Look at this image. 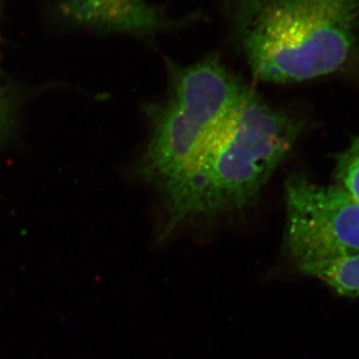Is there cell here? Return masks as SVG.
Instances as JSON below:
<instances>
[{
    "label": "cell",
    "mask_w": 359,
    "mask_h": 359,
    "mask_svg": "<svg viewBox=\"0 0 359 359\" xmlns=\"http://www.w3.org/2000/svg\"><path fill=\"white\" fill-rule=\"evenodd\" d=\"M302 124L271 107L254 90L163 190L162 238L194 222L241 211L257 199L289 155Z\"/></svg>",
    "instance_id": "1"
},
{
    "label": "cell",
    "mask_w": 359,
    "mask_h": 359,
    "mask_svg": "<svg viewBox=\"0 0 359 359\" xmlns=\"http://www.w3.org/2000/svg\"><path fill=\"white\" fill-rule=\"evenodd\" d=\"M252 76L306 81L341 69L358 41L359 0H223Z\"/></svg>",
    "instance_id": "2"
},
{
    "label": "cell",
    "mask_w": 359,
    "mask_h": 359,
    "mask_svg": "<svg viewBox=\"0 0 359 359\" xmlns=\"http://www.w3.org/2000/svg\"><path fill=\"white\" fill-rule=\"evenodd\" d=\"M168 97L147 108L151 133L140 162L144 179L164 190L183 173L250 90L216 54L194 65L169 61Z\"/></svg>",
    "instance_id": "3"
},
{
    "label": "cell",
    "mask_w": 359,
    "mask_h": 359,
    "mask_svg": "<svg viewBox=\"0 0 359 359\" xmlns=\"http://www.w3.org/2000/svg\"><path fill=\"white\" fill-rule=\"evenodd\" d=\"M285 249L299 271L359 254V200L337 185L294 176L285 185Z\"/></svg>",
    "instance_id": "4"
},
{
    "label": "cell",
    "mask_w": 359,
    "mask_h": 359,
    "mask_svg": "<svg viewBox=\"0 0 359 359\" xmlns=\"http://www.w3.org/2000/svg\"><path fill=\"white\" fill-rule=\"evenodd\" d=\"M58 7L66 20L74 25L144 39L178 29L204 16L195 13L175 18L164 6L147 0H60Z\"/></svg>",
    "instance_id": "5"
},
{
    "label": "cell",
    "mask_w": 359,
    "mask_h": 359,
    "mask_svg": "<svg viewBox=\"0 0 359 359\" xmlns=\"http://www.w3.org/2000/svg\"><path fill=\"white\" fill-rule=\"evenodd\" d=\"M342 297H359V254L328 259L302 269Z\"/></svg>",
    "instance_id": "6"
},
{
    "label": "cell",
    "mask_w": 359,
    "mask_h": 359,
    "mask_svg": "<svg viewBox=\"0 0 359 359\" xmlns=\"http://www.w3.org/2000/svg\"><path fill=\"white\" fill-rule=\"evenodd\" d=\"M335 178L337 185L359 200V138L337 158Z\"/></svg>",
    "instance_id": "7"
},
{
    "label": "cell",
    "mask_w": 359,
    "mask_h": 359,
    "mask_svg": "<svg viewBox=\"0 0 359 359\" xmlns=\"http://www.w3.org/2000/svg\"><path fill=\"white\" fill-rule=\"evenodd\" d=\"M18 107L15 91L9 87L0 86V143L13 129Z\"/></svg>",
    "instance_id": "8"
},
{
    "label": "cell",
    "mask_w": 359,
    "mask_h": 359,
    "mask_svg": "<svg viewBox=\"0 0 359 359\" xmlns=\"http://www.w3.org/2000/svg\"><path fill=\"white\" fill-rule=\"evenodd\" d=\"M0 66H1V40H0Z\"/></svg>",
    "instance_id": "9"
}]
</instances>
